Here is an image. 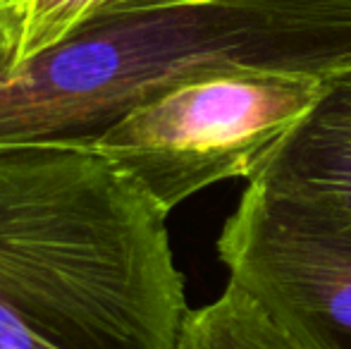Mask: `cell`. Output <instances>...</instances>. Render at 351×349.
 I'll use <instances>...</instances> for the list:
<instances>
[{"label":"cell","mask_w":351,"mask_h":349,"mask_svg":"<svg viewBox=\"0 0 351 349\" xmlns=\"http://www.w3.org/2000/svg\"><path fill=\"white\" fill-rule=\"evenodd\" d=\"M167 215L84 146H0V349H180Z\"/></svg>","instance_id":"cell-1"},{"label":"cell","mask_w":351,"mask_h":349,"mask_svg":"<svg viewBox=\"0 0 351 349\" xmlns=\"http://www.w3.org/2000/svg\"><path fill=\"white\" fill-rule=\"evenodd\" d=\"M318 80L351 67V0H112L0 77V146H91L134 108L217 70Z\"/></svg>","instance_id":"cell-2"},{"label":"cell","mask_w":351,"mask_h":349,"mask_svg":"<svg viewBox=\"0 0 351 349\" xmlns=\"http://www.w3.org/2000/svg\"><path fill=\"white\" fill-rule=\"evenodd\" d=\"M325 80L237 67L180 82L134 108L91 146L170 215L225 180H251L306 115Z\"/></svg>","instance_id":"cell-3"},{"label":"cell","mask_w":351,"mask_h":349,"mask_svg":"<svg viewBox=\"0 0 351 349\" xmlns=\"http://www.w3.org/2000/svg\"><path fill=\"white\" fill-rule=\"evenodd\" d=\"M227 282L318 349H351V223L246 184L217 234Z\"/></svg>","instance_id":"cell-4"},{"label":"cell","mask_w":351,"mask_h":349,"mask_svg":"<svg viewBox=\"0 0 351 349\" xmlns=\"http://www.w3.org/2000/svg\"><path fill=\"white\" fill-rule=\"evenodd\" d=\"M246 184L296 208L351 223V70L325 80L313 106Z\"/></svg>","instance_id":"cell-5"},{"label":"cell","mask_w":351,"mask_h":349,"mask_svg":"<svg viewBox=\"0 0 351 349\" xmlns=\"http://www.w3.org/2000/svg\"><path fill=\"white\" fill-rule=\"evenodd\" d=\"M180 349H318L278 321L251 294L227 282L184 321Z\"/></svg>","instance_id":"cell-6"},{"label":"cell","mask_w":351,"mask_h":349,"mask_svg":"<svg viewBox=\"0 0 351 349\" xmlns=\"http://www.w3.org/2000/svg\"><path fill=\"white\" fill-rule=\"evenodd\" d=\"M112 0H3L0 77L14 75L46 56Z\"/></svg>","instance_id":"cell-7"},{"label":"cell","mask_w":351,"mask_h":349,"mask_svg":"<svg viewBox=\"0 0 351 349\" xmlns=\"http://www.w3.org/2000/svg\"><path fill=\"white\" fill-rule=\"evenodd\" d=\"M0 5H3V0H0ZM0 38H3V32H0Z\"/></svg>","instance_id":"cell-8"}]
</instances>
